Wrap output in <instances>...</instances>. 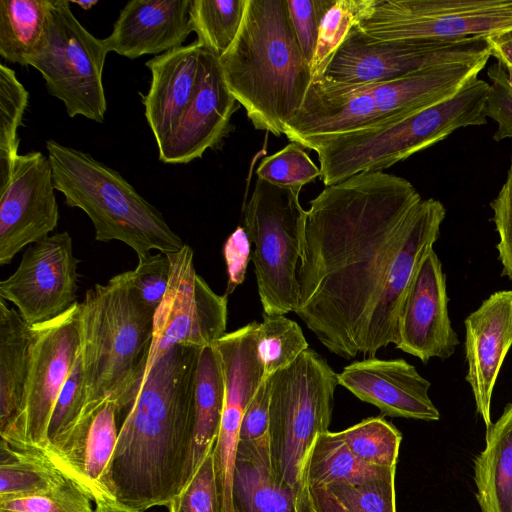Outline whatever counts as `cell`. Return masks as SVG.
I'll return each instance as SVG.
<instances>
[{
	"label": "cell",
	"mask_w": 512,
	"mask_h": 512,
	"mask_svg": "<svg viewBox=\"0 0 512 512\" xmlns=\"http://www.w3.org/2000/svg\"><path fill=\"white\" fill-rule=\"evenodd\" d=\"M445 216L442 202L383 171L326 186L311 200L295 313L329 352L375 357L397 344L402 302Z\"/></svg>",
	"instance_id": "obj_1"
},
{
	"label": "cell",
	"mask_w": 512,
	"mask_h": 512,
	"mask_svg": "<svg viewBox=\"0 0 512 512\" xmlns=\"http://www.w3.org/2000/svg\"><path fill=\"white\" fill-rule=\"evenodd\" d=\"M199 350L174 346L133 389L106 474L113 500L145 512L168 506L190 480Z\"/></svg>",
	"instance_id": "obj_2"
},
{
	"label": "cell",
	"mask_w": 512,
	"mask_h": 512,
	"mask_svg": "<svg viewBox=\"0 0 512 512\" xmlns=\"http://www.w3.org/2000/svg\"><path fill=\"white\" fill-rule=\"evenodd\" d=\"M225 83L255 129L280 136L312 83L287 0H246L236 38L219 57Z\"/></svg>",
	"instance_id": "obj_3"
},
{
	"label": "cell",
	"mask_w": 512,
	"mask_h": 512,
	"mask_svg": "<svg viewBox=\"0 0 512 512\" xmlns=\"http://www.w3.org/2000/svg\"><path fill=\"white\" fill-rule=\"evenodd\" d=\"M154 316L131 286L127 271L86 291L77 317L86 392L82 414L112 401L119 417L143 377Z\"/></svg>",
	"instance_id": "obj_4"
},
{
	"label": "cell",
	"mask_w": 512,
	"mask_h": 512,
	"mask_svg": "<svg viewBox=\"0 0 512 512\" xmlns=\"http://www.w3.org/2000/svg\"><path fill=\"white\" fill-rule=\"evenodd\" d=\"M490 56L435 65L406 77L355 86L312 81L300 111L285 125L290 142H303L403 119L447 100L478 78Z\"/></svg>",
	"instance_id": "obj_5"
},
{
	"label": "cell",
	"mask_w": 512,
	"mask_h": 512,
	"mask_svg": "<svg viewBox=\"0 0 512 512\" xmlns=\"http://www.w3.org/2000/svg\"><path fill=\"white\" fill-rule=\"evenodd\" d=\"M488 82L475 78L453 97L380 126L313 138L320 179L337 184L362 172L383 171L446 139L454 131L487 123Z\"/></svg>",
	"instance_id": "obj_6"
},
{
	"label": "cell",
	"mask_w": 512,
	"mask_h": 512,
	"mask_svg": "<svg viewBox=\"0 0 512 512\" xmlns=\"http://www.w3.org/2000/svg\"><path fill=\"white\" fill-rule=\"evenodd\" d=\"M46 149L55 189L69 207L86 213L97 241H121L138 257L152 250L176 253L184 247L162 214L118 171L55 140H48Z\"/></svg>",
	"instance_id": "obj_7"
},
{
	"label": "cell",
	"mask_w": 512,
	"mask_h": 512,
	"mask_svg": "<svg viewBox=\"0 0 512 512\" xmlns=\"http://www.w3.org/2000/svg\"><path fill=\"white\" fill-rule=\"evenodd\" d=\"M269 381L268 441L274 473L302 501L311 503L305 468L316 438L329 431L337 373L308 348Z\"/></svg>",
	"instance_id": "obj_8"
},
{
	"label": "cell",
	"mask_w": 512,
	"mask_h": 512,
	"mask_svg": "<svg viewBox=\"0 0 512 512\" xmlns=\"http://www.w3.org/2000/svg\"><path fill=\"white\" fill-rule=\"evenodd\" d=\"M299 194L257 178L244 207L243 228L254 245L257 290L268 315L295 312L299 305L297 274L306 218Z\"/></svg>",
	"instance_id": "obj_9"
},
{
	"label": "cell",
	"mask_w": 512,
	"mask_h": 512,
	"mask_svg": "<svg viewBox=\"0 0 512 512\" xmlns=\"http://www.w3.org/2000/svg\"><path fill=\"white\" fill-rule=\"evenodd\" d=\"M70 4L52 0L44 39L28 65L41 73L47 91L63 102L69 117L103 123L107 102L102 74L109 52L103 39L76 19Z\"/></svg>",
	"instance_id": "obj_10"
},
{
	"label": "cell",
	"mask_w": 512,
	"mask_h": 512,
	"mask_svg": "<svg viewBox=\"0 0 512 512\" xmlns=\"http://www.w3.org/2000/svg\"><path fill=\"white\" fill-rule=\"evenodd\" d=\"M490 56L485 36L462 39L377 40L353 27L322 75L313 80L337 86L388 82L446 63Z\"/></svg>",
	"instance_id": "obj_11"
},
{
	"label": "cell",
	"mask_w": 512,
	"mask_h": 512,
	"mask_svg": "<svg viewBox=\"0 0 512 512\" xmlns=\"http://www.w3.org/2000/svg\"><path fill=\"white\" fill-rule=\"evenodd\" d=\"M377 40H452L512 27V0H374L357 25Z\"/></svg>",
	"instance_id": "obj_12"
},
{
	"label": "cell",
	"mask_w": 512,
	"mask_h": 512,
	"mask_svg": "<svg viewBox=\"0 0 512 512\" xmlns=\"http://www.w3.org/2000/svg\"><path fill=\"white\" fill-rule=\"evenodd\" d=\"M193 255L186 244L180 251L167 254L170 279L155 312L144 373L174 346L202 348L214 345L226 334L228 295L216 294L197 274Z\"/></svg>",
	"instance_id": "obj_13"
},
{
	"label": "cell",
	"mask_w": 512,
	"mask_h": 512,
	"mask_svg": "<svg viewBox=\"0 0 512 512\" xmlns=\"http://www.w3.org/2000/svg\"><path fill=\"white\" fill-rule=\"evenodd\" d=\"M77 317L78 302L57 318L32 326L23 414L14 436L1 440L47 450L51 415L79 353Z\"/></svg>",
	"instance_id": "obj_14"
},
{
	"label": "cell",
	"mask_w": 512,
	"mask_h": 512,
	"mask_svg": "<svg viewBox=\"0 0 512 512\" xmlns=\"http://www.w3.org/2000/svg\"><path fill=\"white\" fill-rule=\"evenodd\" d=\"M78 264L68 232L47 236L29 246L16 271L0 282V297L30 326L53 320L77 303Z\"/></svg>",
	"instance_id": "obj_15"
},
{
	"label": "cell",
	"mask_w": 512,
	"mask_h": 512,
	"mask_svg": "<svg viewBox=\"0 0 512 512\" xmlns=\"http://www.w3.org/2000/svg\"><path fill=\"white\" fill-rule=\"evenodd\" d=\"M52 167L41 152L18 155L7 184L0 188V265L25 246L49 236L58 224Z\"/></svg>",
	"instance_id": "obj_16"
},
{
	"label": "cell",
	"mask_w": 512,
	"mask_h": 512,
	"mask_svg": "<svg viewBox=\"0 0 512 512\" xmlns=\"http://www.w3.org/2000/svg\"><path fill=\"white\" fill-rule=\"evenodd\" d=\"M259 323L252 321L226 333L216 343L225 377V400L213 449L223 512H233L232 475L239 432L246 407L264 379L258 351Z\"/></svg>",
	"instance_id": "obj_17"
},
{
	"label": "cell",
	"mask_w": 512,
	"mask_h": 512,
	"mask_svg": "<svg viewBox=\"0 0 512 512\" xmlns=\"http://www.w3.org/2000/svg\"><path fill=\"white\" fill-rule=\"evenodd\" d=\"M448 302L446 276L432 247L418 265L402 302L395 348L423 363L452 356L460 341L451 325Z\"/></svg>",
	"instance_id": "obj_18"
},
{
	"label": "cell",
	"mask_w": 512,
	"mask_h": 512,
	"mask_svg": "<svg viewBox=\"0 0 512 512\" xmlns=\"http://www.w3.org/2000/svg\"><path fill=\"white\" fill-rule=\"evenodd\" d=\"M209 51L195 41L146 62L151 82L142 102L158 153L168 147L194 110Z\"/></svg>",
	"instance_id": "obj_19"
},
{
	"label": "cell",
	"mask_w": 512,
	"mask_h": 512,
	"mask_svg": "<svg viewBox=\"0 0 512 512\" xmlns=\"http://www.w3.org/2000/svg\"><path fill=\"white\" fill-rule=\"evenodd\" d=\"M338 384L383 415L437 421L440 412L429 397L431 383L406 360L369 357L337 373Z\"/></svg>",
	"instance_id": "obj_20"
},
{
	"label": "cell",
	"mask_w": 512,
	"mask_h": 512,
	"mask_svg": "<svg viewBox=\"0 0 512 512\" xmlns=\"http://www.w3.org/2000/svg\"><path fill=\"white\" fill-rule=\"evenodd\" d=\"M465 351L476 411L487 428L492 425L493 389L512 346V290L492 293L465 321Z\"/></svg>",
	"instance_id": "obj_21"
},
{
	"label": "cell",
	"mask_w": 512,
	"mask_h": 512,
	"mask_svg": "<svg viewBox=\"0 0 512 512\" xmlns=\"http://www.w3.org/2000/svg\"><path fill=\"white\" fill-rule=\"evenodd\" d=\"M116 404L105 402L81 415L75 426L49 447L56 466L93 500H113L106 489V474L118 439Z\"/></svg>",
	"instance_id": "obj_22"
},
{
	"label": "cell",
	"mask_w": 512,
	"mask_h": 512,
	"mask_svg": "<svg viewBox=\"0 0 512 512\" xmlns=\"http://www.w3.org/2000/svg\"><path fill=\"white\" fill-rule=\"evenodd\" d=\"M192 0H131L121 9L111 34L103 39L108 52L129 59L161 55L183 46L192 27Z\"/></svg>",
	"instance_id": "obj_23"
},
{
	"label": "cell",
	"mask_w": 512,
	"mask_h": 512,
	"mask_svg": "<svg viewBox=\"0 0 512 512\" xmlns=\"http://www.w3.org/2000/svg\"><path fill=\"white\" fill-rule=\"evenodd\" d=\"M239 103L230 93L219 64L209 51L196 106L169 146L159 154L167 164H186L217 149L233 129L232 116Z\"/></svg>",
	"instance_id": "obj_24"
},
{
	"label": "cell",
	"mask_w": 512,
	"mask_h": 512,
	"mask_svg": "<svg viewBox=\"0 0 512 512\" xmlns=\"http://www.w3.org/2000/svg\"><path fill=\"white\" fill-rule=\"evenodd\" d=\"M233 512H314L289 486L277 479L268 435L239 441L232 475Z\"/></svg>",
	"instance_id": "obj_25"
},
{
	"label": "cell",
	"mask_w": 512,
	"mask_h": 512,
	"mask_svg": "<svg viewBox=\"0 0 512 512\" xmlns=\"http://www.w3.org/2000/svg\"><path fill=\"white\" fill-rule=\"evenodd\" d=\"M32 326L0 300V435L11 439L20 423L30 368Z\"/></svg>",
	"instance_id": "obj_26"
},
{
	"label": "cell",
	"mask_w": 512,
	"mask_h": 512,
	"mask_svg": "<svg viewBox=\"0 0 512 512\" xmlns=\"http://www.w3.org/2000/svg\"><path fill=\"white\" fill-rule=\"evenodd\" d=\"M476 499L482 512H512V402L487 428L474 461Z\"/></svg>",
	"instance_id": "obj_27"
},
{
	"label": "cell",
	"mask_w": 512,
	"mask_h": 512,
	"mask_svg": "<svg viewBox=\"0 0 512 512\" xmlns=\"http://www.w3.org/2000/svg\"><path fill=\"white\" fill-rule=\"evenodd\" d=\"M225 377L216 345L200 348L195 372L191 478L213 451L224 408ZM190 478V479H191Z\"/></svg>",
	"instance_id": "obj_28"
},
{
	"label": "cell",
	"mask_w": 512,
	"mask_h": 512,
	"mask_svg": "<svg viewBox=\"0 0 512 512\" xmlns=\"http://www.w3.org/2000/svg\"><path fill=\"white\" fill-rule=\"evenodd\" d=\"M0 451V500L44 493L67 479L47 450L1 440Z\"/></svg>",
	"instance_id": "obj_29"
},
{
	"label": "cell",
	"mask_w": 512,
	"mask_h": 512,
	"mask_svg": "<svg viewBox=\"0 0 512 512\" xmlns=\"http://www.w3.org/2000/svg\"><path fill=\"white\" fill-rule=\"evenodd\" d=\"M52 0L0 1V55L27 66L40 47L48 25Z\"/></svg>",
	"instance_id": "obj_30"
},
{
	"label": "cell",
	"mask_w": 512,
	"mask_h": 512,
	"mask_svg": "<svg viewBox=\"0 0 512 512\" xmlns=\"http://www.w3.org/2000/svg\"><path fill=\"white\" fill-rule=\"evenodd\" d=\"M396 467L367 464L354 455L336 432L321 433L310 450L305 468L307 487L333 483L356 484L383 475Z\"/></svg>",
	"instance_id": "obj_31"
},
{
	"label": "cell",
	"mask_w": 512,
	"mask_h": 512,
	"mask_svg": "<svg viewBox=\"0 0 512 512\" xmlns=\"http://www.w3.org/2000/svg\"><path fill=\"white\" fill-rule=\"evenodd\" d=\"M246 0H192L190 23L197 42L218 58L240 29Z\"/></svg>",
	"instance_id": "obj_32"
},
{
	"label": "cell",
	"mask_w": 512,
	"mask_h": 512,
	"mask_svg": "<svg viewBox=\"0 0 512 512\" xmlns=\"http://www.w3.org/2000/svg\"><path fill=\"white\" fill-rule=\"evenodd\" d=\"M28 91L10 67L0 65V188L12 174L18 157V128L28 104Z\"/></svg>",
	"instance_id": "obj_33"
},
{
	"label": "cell",
	"mask_w": 512,
	"mask_h": 512,
	"mask_svg": "<svg viewBox=\"0 0 512 512\" xmlns=\"http://www.w3.org/2000/svg\"><path fill=\"white\" fill-rule=\"evenodd\" d=\"M374 0H325L315 55L310 64L312 81L319 78L349 31L369 13Z\"/></svg>",
	"instance_id": "obj_34"
},
{
	"label": "cell",
	"mask_w": 512,
	"mask_h": 512,
	"mask_svg": "<svg viewBox=\"0 0 512 512\" xmlns=\"http://www.w3.org/2000/svg\"><path fill=\"white\" fill-rule=\"evenodd\" d=\"M336 433L351 452L367 464L396 467L402 435L383 417L363 419Z\"/></svg>",
	"instance_id": "obj_35"
},
{
	"label": "cell",
	"mask_w": 512,
	"mask_h": 512,
	"mask_svg": "<svg viewBox=\"0 0 512 512\" xmlns=\"http://www.w3.org/2000/svg\"><path fill=\"white\" fill-rule=\"evenodd\" d=\"M309 348L297 322L285 315L262 314L258 328V351L263 363L264 379L290 366Z\"/></svg>",
	"instance_id": "obj_36"
},
{
	"label": "cell",
	"mask_w": 512,
	"mask_h": 512,
	"mask_svg": "<svg viewBox=\"0 0 512 512\" xmlns=\"http://www.w3.org/2000/svg\"><path fill=\"white\" fill-rule=\"evenodd\" d=\"M257 178L273 185L301 191L302 187L320 177V167L304 148L291 142L283 149L263 158L256 169Z\"/></svg>",
	"instance_id": "obj_37"
},
{
	"label": "cell",
	"mask_w": 512,
	"mask_h": 512,
	"mask_svg": "<svg viewBox=\"0 0 512 512\" xmlns=\"http://www.w3.org/2000/svg\"><path fill=\"white\" fill-rule=\"evenodd\" d=\"M396 468L356 484L333 483L325 488L348 512H396Z\"/></svg>",
	"instance_id": "obj_38"
},
{
	"label": "cell",
	"mask_w": 512,
	"mask_h": 512,
	"mask_svg": "<svg viewBox=\"0 0 512 512\" xmlns=\"http://www.w3.org/2000/svg\"><path fill=\"white\" fill-rule=\"evenodd\" d=\"M92 502L77 483L67 478L44 493L0 500V512H95Z\"/></svg>",
	"instance_id": "obj_39"
},
{
	"label": "cell",
	"mask_w": 512,
	"mask_h": 512,
	"mask_svg": "<svg viewBox=\"0 0 512 512\" xmlns=\"http://www.w3.org/2000/svg\"><path fill=\"white\" fill-rule=\"evenodd\" d=\"M168 507L169 512H223L213 451Z\"/></svg>",
	"instance_id": "obj_40"
},
{
	"label": "cell",
	"mask_w": 512,
	"mask_h": 512,
	"mask_svg": "<svg viewBox=\"0 0 512 512\" xmlns=\"http://www.w3.org/2000/svg\"><path fill=\"white\" fill-rule=\"evenodd\" d=\"M86 404V392L80 350L74 367L56 400L49 427L48 447L57 444L79 421Z\"/></svg>",
	"instance_id": "obj_41"
},
{
	"label": "cell",
	"mask_w": 512,
	"mask_h": 512,
	"mask_svg": "<svg viewBox=\"0 0 512 512\" xmlns=\"http://www.w3.org/2000/svg\"><path fill=\"white\" fill-rule=\"evenodd\" d=\"M127 275L140 300L156 312L170 279V261L167 254L158 252L138 257L136 268L127 271Z\"/></svg>",
	"instance_id": "obj_42"
},
{
	"label": "cell",
	"mask_w": 512,
	"mask_h": 512,
	"mask_svg": "<svg viewBox=\"0 0 512 512\" xmlns=\"http://www.w3.org/2000/svg\"><path fill=\"white\" fill-rule=\"evenodd\" d=\"M491 83L486 103V114L497 123L493 140L512 138V68L495 62L488 67Z\"/></svg>",
	"instance_id": "obj_43"
},
{
	"label": "cell",
	"mask_w": 512,
	"mask_h": 512,
	"mask_svg": "<svg viewBox=\"0 0 512 512\" xmlns=\"http://www.w3.org/2000/svg\"><path fill=\"white\" fill-rule=\"evenodd\" d=\"M325 0H287L290 23L306 61L311 64L318 42V30Z\"/></svg>",
	"instance_id": "obj_44"
},
{
	"label": "cell",
	"mask_w": 512,
	"mask_h": 512,
	"mask_svg": "<svg viewBox=\"0 0 512 512\" xmlns=\"http://www.w3.org/2000/svg\"><path fill=\"white\" fill-rule=\"evenodd\" d=\"M490 207L493 211L492 221L499 237L496 248L502 265L501 275L512 281V157L506 180L491 201Z\"/></svg>",
	"instance_id": "obj_45"
},
{
	"label": "cell",
	"mask_w": 512,
	"mask_h": 512,
	"mask_svg": "<svg viewBox=\"0 0 512 512\" xmlns=\"http://www.w3.org/2000/svg\"><path fill=\"white\" fill-rule=\"evenodd\" d=\"M223 256L228 276L225 294L229 295L244 282L251 258V243L243 227L238 226L226 239Z\"/></svg>",
	"instance_id": "obj_46"
},
{
	"label": "cell",
	"mask_w": 512,
	"mask_h": 512,
	"mask_svg": "<svg viewBox=\"0 0 512 512\" xmlns=\"http://www.w3.org/2000/svg\"><path fill=\"white\" fill-rule=\"evenodd\" d=\"M270 406L269 377L263 379L244 412L239 441H253L268 435Z\"/></svg>",
	"instance_id": "obj_47"
},
{
	"label": "cell",
	"mask_w": 512,
	"mask_h": 512,
	"mask_svg": "<svg viewBox=\"0 0 512 512\" xmlns=\"http://www.w3.org/2000/svg\"><path fill=\"white\" fill-rule=\"evenodd\" d=\"M490 55L512 68V27L485 36Z\"/></svg>",
	"instance_id": "obj_48"
},
{
	"label": "cell",
	"mask_w": 512,
	"mask_h": 512,
	"mask_svg": "<svg viewBox=\"0 0 512 512\" xmlns=\"http://www.w3.org/2000/svg\"><path fill=\"white\" fill-rule=\"evenodd\" d=\"M314 512H348L325 487H308Z\"/></svg>",
	"instance_id": "obj_49"
},
{
	"label": "cell",
	"mask_w": 512,
	"mask_h": 512,
	"mask_svg": "<svg viewBox=\"0 0 512 512\" xmlns=\"http://www.w3.org/2000/svg\"><path fill=\"white\" fill-rule=\"evenodd\" d=\"M95 504V512H144L125 506L115 500H101Z\"/></svg>",
	"instance_id": "obj_50"
},
{
	"label": "cell",
	"mask_w": 512,
	"mask_h": 512,
	"mask_svg": "<svg viewBox=\"0 0 512 512\" xmlns=\"http://www.w3.org/2000/svg\"><path fill=\"white\" fill-rule=\"evenodd\" d=\"M73 3L77 4L78 6H80V8L84 9V10H88V9H91L94 5H96L98 3V1L96 0H91V1H73Z\"/></svg>",
	"instance_id": "obj_51"
}]
</instances>
